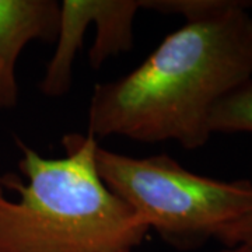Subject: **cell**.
Here are the masks:
<instances>
[{
    "label": "cell",
    "mask_w": 252,
    "mask_h": 252,
    "mask_svg": "<svg viewBox=\"0 0 252 252\" xmlns=\"http://www.w3.org/2000/svg\"><path fill=\"white\" fill-rule=\"evenodd\" d=\"M210 133H252V79L220 99L209 118Z\"/></svg>",
    "instance_id": "7"
},
{
    "label": "cell",
    "mask_w": 252,
    "mask_h": 252,
    "mask_svg": "<svg viewBox=\"0 0 252 252\" xmlns=\"http://www.w3.org/2000/svg\"><path fill=\"white\" fill-rule=\"evenodd\" d=\"M97 6L98 0L61 1V23L55 41L56 48L39 83V90L46 97H63L70 90L74 58L83 46L87 30L94 23Z\"/></svg>",
    "instance_id": "5"
},
{
    "label": "cell",
    "mask_w": 252,
    "mask_h": 252,
    "mask_svg": "<svg viewBox=\"0 0 252 252\" xmlns=\"http://www.w3.org/2000/svg\"><path fill=\"white\" fill-rule=\"evenodd\" d=\"M122 252H127V251H122Z\"/></svg>",
    "instance_id": "11"
},
{
    "label": "cell",
    "mask_w": 252,
    "mask_h": 252,
    "mask_svg": "<svg viewBox=\"0 0 252 252\" xmlns=\"http://www.w3.org/2000/svg\"><path fill=\"white\" fill-rule=\"evenodd\" d=\"M217 252H252V250L247 248V247H243V245H237V247H230V248H223L220 251Z\"/></svg>",
    "instance_id": "10"
},
{
    "label": "cell",
    "mask_w": 252,
    "mask_h": 252,
    "mask_svg": "<svg viewBox=\"0 0 252 252\" xmlns=\"http://www.w3.org/2000/svg\"><path fill=\"white\" fill-rule=\"evenodd\" d=\"M238 0H140V7L161 14H177L185 23L219 14L234 6Z\"/></svg>",
    "instance_id": "8"
},
{
    "label": "cell",
    "mask_w": 252,
    "mask_h": 252,
    "mask_svg": "<svg viewBox=\"0 0 252 252\" xmlns=\"http://www.w3.org/2000/svg\"><path fill=\"white\" fill-rule=\"evenodd\" d=\"M17 144L27 181L0 178L18 195L0 192V252H132L143 241L149 227L99 177L94 136H64L62 158Z\"/></svg>",
    "instance_id": "2"
},
{
    "label": "cell",
    "mask_w": 252,
    "mask_h": 252,
    "mask_svg": "<svg viewBox=\"0 0 252 252\" xmlns=\"http://www.w3.org/2000/svg\"><path fill=\"white\" fill-rule=\"evenodd\" d=\"M252 0L185 23L135 70L94 87L89 135L198 150L220 99L252 79Z\"/></svg>",
    "instance_id": "1"
},
{
    "label": "cell",
    "mask_w": 252,
    "mask_h": 252,
    "mask_svg": "<svg viewBox=\"0 0 252 252\" xmlns=\"http://www.w3.org/2000/svg\"><path fill=\"white\" fill-rule=\"evenodd\" d=\"M215 240L225 248L243 245L252 250V212L223 225L215 235Z\"/></svg>",
    "instance_id": "9"
},
{
    "label": "cell",
    "mask_w": 252,
    "mask_h": 252,
    "mask_svg": "<svg viewBox=\"0 0 252 252\" xmlns=\"http://www.w3.org/2000/svg\"><path fill=\"white\" fill-rule=\"evenodd\" d=\"M95 162L107 188L178 250L202 247L252 212L251 181L199 175L167 154L139 158L98 146Z\"/></svg>",
    "instance_id": "3"
},
{
    "label": "cell",
    "mask_w": 252,
    "mask_h": 252,
    "mask_svg": "<svg viewBox=\"0 0 252 252\" xmlns=\"http://www.w3.org/2000/svg\"><path fill=\"white\" fill-rule=\"evenodd\" d=\"M61 1L0 0V111L17 107L16 66L32 41L54 44L59 32Z\"/></svg>",
    "instance_id": "4"
},
{
    "label": "cell",
    "mask_w": 252,
    "mask_h": 252,
    "mask_svg": "<svg viewBox=\"0 0 252 252\" xmlns=\"http://www.w3.org/2000/svg\"><path fill=\"white\" fill-rule=\"evenodd\" d=\"M140 0H98L95 41L89 52L91 67L99 69L111 56L133 48V20Z\"/></svg>",
    "instance_id": "6"
}]
</instances>
